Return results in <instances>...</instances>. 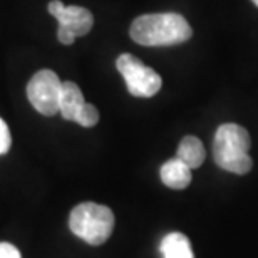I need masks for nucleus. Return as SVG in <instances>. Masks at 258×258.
Returning <instances> with one entry per match:
<instances>
[{
    "label": "nucleus",
    "mask_w": 258,
    "mask_h": 258,
    "mask_svg": "<svg viewBox=\"0 0 258 258\" xmlns=\"http://www.w3.org/2000/svg\"><path fill=\"white\" fill-rule=\"evenodd\" d=\"M49 14L57 19L59 25L71 30L76 37L89 34L92 25H94V17L87 9L77 7V5H67L66 7L60 0L49 2Z\"/></svg>",
    "instance_id": "obj_6"
},
{
    "label": "nucleus",
    "mask_w": 258,
    "mask_h": 258,
    "mask_svg": "<svg viewBox=\"0 0 258 258\" xmlns=\"http://www.w3.org/2000/svg\"><path fill=\"white\" fill-rule=\"evenodd\" d=\"M69 228L86 243L102 245L114 230V213L104 205L86 201L71 211Z\"/></svg>",
    "instance_id": "obj_3"
},
{
    "label": "nucleus",
    "mask_w": 258,
    "mask_h": 258,
    "mask_svg": "<svg viewBox=\"0 0 258 258\" xmlns=\"http://www.w3.org/2000/svg\"><path fill=\"white\" fill-rule=\"evenodd\" d=\"M74 122L81 124L82 127H92L99 122V111L96 109V106L92 104H86L81 107L79 112L76 114V119Z\"/></svg>",
    "instance_id": "obj_11"
},
{
    "label": "nucleus",
    "mask_w": 258,
    "mask_h": 258,
    "mask_svg": "<svg viewBox=\"0 0 258 258\" xmlns=\"http://www.w3.org/2000/svg\"><path fill=\"white\" fill-rule=\"evenodd\" d=\"M116 67L126 82L129 94L134 97H153L161 89V76L131 54L119 55L116 60Z\"/></svg>",
    "instance_id": "obj_4"
},
{
    "label": "nucleus",
    "mask_w": 258,
    "mask_h": 258,
    "mask_svg": "<svg viewBox=\"0 0 258 258\" xmlns=\"http://www.w3.org/2000/svg\"><path fill=\"white\" fill-rule=\"evenodd\" d=\"M159 248H161L163 258H195L189 240L178 231H173V233L164 236Z\"/></svg>",
    "instance_id": "obj_9"
},
{
    "label": "nucleus",
    "mask_w": 258,
    "mask_h": 258,
    "mask_svg": "<svg viewBox=\"0 0 258 258\" xmlns=\"http://www.w3.org/2000/svg\"><path fill=\"white\" fill-rule=\"evenodd\" d=\"M0 258H22V256H20L19 248H15L12 243L2 241L0 243Z\"/></svg>",
    "instance_id": "obj_13"
},
{
    "label": "nucleus",
    "mask_w": 258,
    "mask_h": 258,
    "mask_svg": "<svg viewBox=\"0 0 258 258\" xmlns=\"http://www.w3.org/2000/svg\"><path fill=\"white\" fill-rule=\"evenodd\" d=\"M10 144H12V138H10L9 126L5 124V121L0 117V156L9 151Z\"/></svg>",
    "instance_id": "obj_12"
},
{
    "label": "nucleus",
    "mask_w": 258,
    "mask_h": 258,
    "mask_svg": "<svg viewBox=\"0 0 258 258\" xmlns=\"http://www.w3.org/2000/svg\"><path fill=\"white\" fill-rule=\"evenodd\" d=\"M176 158H179L184 164H188L189 168H200L203 164L206 153H205V146L203 143L200 141L196 136H186L181 139L178 146V154Z\"/></svg>",
    "instance_id": "obj_10"
},
{
    "label": "nucleus",
    "mask_w": 258,
    "mask_h": 258,
    "mask_svg": "<svg viewBox=\"0 0 258 258\" xmlns=\"http://www.w3.org/2000/svg\"><path fill=\"white\" fill-rule=\"evenodd\" d=\"M251 2H253V4L256 5V7H258V0H251Z\"/></svg>",
    "instance_id": "obj_15"
},
{
    "label": "nucleus",
    "mask_w": 258,
    "mask_h": 258,
    "mask_svg": "<svg viewBox=\"0 0 258 258\" xmlns=\"http://www.w3.org/2000/svg\"><path fill=\"white\" fill-rule=\"evenodd\" d=\"M57 39H59V42H60V44L71 45V44H74L76 35L72 34L71 30H67L66 27H62V25H59V29H57Z\"/></svg>",
    "instance_id": "obj_14"
},
{
    "label": "nucleus",
    "mask_w": 258,
    "mask_h": 258,
    "mask_svg": "<svg viewBox=\"0 0 258 258\" xmlns=\"http://www.w3.org/2000/svg\"><path fill=\"white\" fill-rule=\"evenodd\" d=\"M131 39L146 47L178 45L191 39L193 30L188 20L179 14H146L131 24Z\"/></svg>",
    "instance_id": "obj_1"
},
{
    "label": "nucleus",
    "mask_w": 258,
    "mask_h": 258,
    "mask_svg": "<svg viewBox=\"0 0 258 258\" xmlns=\"http://www.w3.org/2000/svg\"><path fill=\"white\" fill-rule=\"evenodd\" d=\"M250 134L245 127L233 122H226L216 129L213 139L215 163L221 169L235 174H246L253 166L248 149Z\"/></svg>",
    "instance_id": "obj_2"
},
{
    "label": "nucleus",
    "mask_w": 258,
    "mask_h": 258,
    "mask_svg": "<svg viewBox=\"0 0 258 258\" xmlns=\"http://www.w3.org/2000/svg\"><path fill=\"white\" fill-rule=\"evenodd\" d=\"M62 81L50 69L35 72L27 84V97L35 111L44 116H54L59 112V96Z\"/></svg>",
    "instance_id": "obj_5"
},
{
    "label": "nucleus",
    "mask_w": 258,
    "mask_h": 258,
    "mask_svg": "<svg viewBox=\"0 0 258 258\" xmlns=\"http://www.w3.org/2000/svg\"><path fill=\"white\" fill-rule=\"evenodd\" d=\"M161 181L171 189H184L191 183V168L179 158L168 159L159 169Z\"/></svg>",
    "instance_id": "obj_7"
},
{
    "label": "nucleus",
    "mask_w": 258,
    "mask_h": 258,
    "mask_svg": "<svg viewBox=\"0 0 258 258\" xmlns=\"http://www.w3.org/2000/svg\"><path fill=\"white\" fill-rule=\"evenodd\" d=\"M84 104L86 101L84 96H82L81 87L72 81H64L59 96V112L62 114L64 119L74 121L76 114Z\"/></svg>",
    "instance_id": "obj_8"
}]
</instances>
